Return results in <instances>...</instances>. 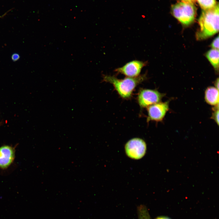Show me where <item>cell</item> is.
Here are the masks:
<instances>
[{
  "label": "cell",
  "instance_id": "6da1fadb",
  "mask_svg": "<svg viewBox=\"0 0 219 219\" xmlns=\"http://www.w3.org/2000/svg\"><path fill=\"white\" fill-rule=\"evenodd\" d=\"M200 28L196 34V39L201 40L207 39L219 31V5L213 8L203 10L198 19Z\"/></svg>",
  "mask_w": 219,
  "mask_h": 219
},
{
  "label": "cell",
  "instance_id": "7a4b0ae2",
  "mask_svg": "<svg viewBox=\"0 0 219 219\" xmlns=\"http://www.w3.org/2000/svg\"><path fill=\"white\" fill-rule=\"evenodd\" d=\"M103 80L111 84L120 96L123 99L130 98L136 87L147 78L146 73L135 77H127L119 79L114 75H104Z\"/></svg>",
  "mask_w": 219,
  "mask_h": 219
},
{
  "label": "cell",
  "instance_id": "3957f363",
  "mask_svg": "<svg viewBox=\"0 0 219 219\" xmlns=\"http://www.w3.org/2000/svg\"><path fill=\"white\" fill-rule=\"evenodd\" d=\"M171 11L173 16L183 25L187 26L194 21L196 9L193 3L181 2L172 5Z\"/></svg>",
  "mask_w": 219,
  "mask_h": 219
},
{
  "label": "cell",
  "instance_id": "277c9868",
  "mask_svg": "<svg viewBox=\"0 0 219 219\" xmlns=\"http://www.w3.org/2000/svg\"><path fill=\"white\" fill-rule=\"evenodd\" d=\"M165 95L156 90L141 89L138 94L137 101L141 108L147 107L160 102Z\"/></svg>",
  "mask_w": 219,
  "mask_h": 219
},
{
  "label": "cell",
  "instance_id": "5b68a950",
  "mask_svg": "<svg viewBox=\"0 0 219 219\" xmlns=\"http://www.w3.org/2000/svg\"><path fill=\"white\" fill-rule=\"evenodd\" d=\"M146 145L142 139L135 138L128 141L125 146L127 155L129 157L134 159H139L145 155Z\"/></svg>",
  "mask_w": 219,
  "mask_h": 219
},
{
  "label": "cell",
  "instance_id": "8992f818",
  "mask_svg": "<svg viewBox=\"0 0 219 219\" xmlns=\"http://www.w3.org/2000/svg\"><path fill=\"white\" fill-rule=\"evenodd\" d=\"M147 64L146 61L134 60L116 69L114 71L116 73L123 74L127 77H135L140 75L142 69Z\"/></svg>",
  "mask_w": 219,
  "mask_h": 219
},
{
  "label": "cell",
  "instance_id": "52a82bcc",
  "mask_svg": "<svg viewBox=\"0 0 219 219\" xmlns=\"http://www.w3.org/2000/svg\"><path fill=\"white\" fill-rule=\"evenodd\" d=\"M169 109V101L159 102L147 107V121H162Z\"/></svg>",
  "mask_w": 219,
  "mask_h": 219
},
{
  "label": "cell",
  "instance_id": "ba28073f",
  "mask_svg": "<svg viewBox=\"0 0 219 219\" xmlns=\"http://www.w3.org/2000/svg\"><path fill=\"white\" fill-rule=\"evenodd\" d=\"M15 150L12 147L4 145L0 147V168L5 169L9 167L14 160Z\"/></svg>",
  "mask_w": 219,
  "mask_h": 219
},
{
  "label": "cell",
  "instance_id": "9c48e42d",
  "mask_svg": "<svg viewBox=\"0 0 219 219\" xmlns=\"http://www.w3.org/2000/svg\"><path fill=\"white\" fill-rule=\"evenodd\" d=\"M204 98L209 105L214 106L219 105L218 90L212 86L207 88L205 92Z\"/></svg>",
  "mask_w": 219,
  "mask_h": 219
},
{
  "label": "cell",
  "instance_id": "30bf717a",
  "mask_svg": "<svg viewBox=\"0 0 219 219\" xmlns=\"http://www.w3.org/2000/svg\"><path fill=\"white\" fill-rule=\"evenodd\" d=\"M205 55L215 70L218 71L219 69V50L212 49L207 51Z\"/></svg>",
  "mask_w": 219,
  "mask_h": 219
},
{
  "label": "cell",
  "instance_id": "8fae6325",
  "mask_svg": "<svg viewBox=\"0 0 219 219\" xmlns=\"http://www.w3.org/2000/svg\"><path fill=\"white\" fill-rule=\"evenodd\" d=\"M200 7L203 10L211 9L217 4L216 0H197Z\"/></svg>",
  "mask_w": 219,
  "mask_h": 219
},
{
  "label": "cell",
  "instance_id": "7c38bea8",
  "mask_svg": "<svg viewBox=\"0 0 219 219\" xmlns=\"http://www.w3.org/2000/svg\"><path fill=\"white\" fill-rule=\"evenodd\" d=\"M138 219H151L147 207L144 205H141L137 208Z\"/></svg>",
  "mask_w": 219,
  "mask_h": 219
},
{
  "label": "cell",
  "instance_id": "4fadbf2b",
  "mask_svg": "<svg viewBox=\"0 0 219 219\" xmlns=\"http://www.w3.org/2000/svg\"><path fill=\"white\" fill-rule=\"evenodd\" d=\"M214 111L212 113L211 119L214 120L217 124H219V105L215 106L213 108Z\"/></svg>",
  "mask_w": 219,
  "mask_h": 219
},
{
  "label": "cell",
  "instance_id": "5bb4252c",
  "mask_svg": "<svg viewBox=\"0 0 219 219\" xmlns=\"http://www.w3.org/2000/svg\"><path fill=\"white\" fill-rule=\"evenodd\" d=\"M212 49L218 50L219 49V36H218L213 40L210 44Z\"/></svg>",
  "mask_w": 219,
  "mask_h": 219
},
{
  "label": "cell",
  "instance_id": "9a60e30c",
  "mask_svg": "<svg viewBox=\"0 0 219 219\" xmlns=\"http://www.w3.org/2000/svg\"><path fill=\"white\" fill-rule=\"evenodd\" d=\"M20 58L19 55L17 53L13 54L11 56V58L12 61H18Z\"/></svg>",
  "mask_w": 219,
  "mask_h": 219
},
{
  "label": "cell",
  "instance_id": "2e32d148",
  "mask_svg": "<svg viewBox=\"0 0 219 219\" xmlns=\"http://www.w3.org/2000/svg\"><path fill=\"white\" fill-rule=\"evenodd\" d=\"M155 219H171L168 217L165 216H160L157 217Z\"/></svg>",
  "mask_w": 219,
  "mask_h": 219
},
{
  "label": "cell",
  "instance_id": "e0dca14e",
  "mask_svg": "<svg viewBox=\"0 0 219 219\" xmlns=\"http://www.w3.org/2000/svg\"><path fill=\"white\" fill-rule=\"evenodd\" d=\"M214 85L215 88L217 89H219V79L217 78L215 82Z\"/></svg>",
  "mask_w": 219,
  "mask_h": 219
},
{
  "label": "cell",
  "instance_id": "ac0fdd59",
  "mask_svg": "<svg viewBox=\"0 0 219 219\" xmlns=\"http://www.w3.org/2000/svg\"><path fill=\"white\" fill-rule=\"evenodd\" d=\"M183 2L193 3L196 0H180Z\"/></svg>",
  "mask_w": 219,
  "mask_h": 219
},
{
  "label": "cell",
  "instance_id": "d6986e66",
  "mask_svg": "<svg viewBox=\"0 0 219 219\" xmlns=\"http://www.w3.org/2000/svg\"><path fill=\"white\" fill-rule=\"evenodd\" d=\"M6 13H7V12L5 13L2 16H0V18L2 17L3 16H4L5 15V14H6Z\"/></svg>",
  "mask_w": 219,
  "mask_h": 219
}]
</instances>
